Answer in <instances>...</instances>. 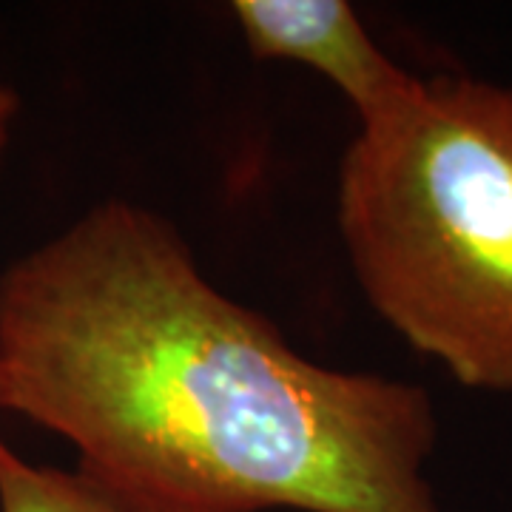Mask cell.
<instances>
[{
  "label": "cell",
  "mask_w": 512,
  "mask_h": 512,
  "mask_svg": "<svg viewBox=\"0 0 512 512\" xmlns=\"http://www.w3.org/2000/svg\"><path fill=\"white\" fill-rule=\"evenodd\" d=\"M0 410L188 510L441 512L430 393L311 362L137 202L94 205L0 276Z\"/></svg>",
  "instance_id": "1"
},
{
  "label": "cell",
  "mask_w": 512,
  "mask_h": 512,
  "mask_svg": "<svg viewBox=\"0 0 512 512\" xmlns=\"http://www.w3.org/2000/svg\"><path fill=\"white\" fill-rule=\"evenodd\" d=\"M336 214L384 325L458 384L512 393V86L419 77L356 131Z\"/></svg>",
  "instance_id": "2"
},
{
  "label": "cell",
  "mask_w": 512,
  "mask_h": 512,
  "mask_svg": "<svg viewBox=\"0 0 512 512\" xmlns=\"http://www.w3.org/2000/svg\"><path fill=\"white\" fill-rule=\"evenodd\" d=\"M231 15L256 60L322 74L345 94L359 128L390 114L419 80L384 55L345 0H234Z\"/></svg>",
  "instance_id": "3"
},
{
  "label": "cell",
  "mask_w": 512,
  "mask_h": 512,
  "mask_svg": "<svg viewBox=\"0 0 512 512\" xmlns=\"http://www.w3.org/2000/svg\"><path fill=\"white\" fill-rule=\"evenodd\" d=\"M0 512H202L131 493L83 467H40L0 453Z\"/></svg>",
  "instance_id": "4"
},
{
  "label": "cell",
  "mask_w": 512,
  "mask_h": 512,
  "mask_svg": "<svg viewBox=\"0 0 512 512\" xmlns=\"http://www.w3.org/2000/svg\"><path fill=\"white\" fill-rule=\"evenodd\" d=\"M15 114H18V97L12 89L0 86V154H3V146L9 140V128H12Z\"/></svg>",
  "instance_id": "5"
},
{
  "label": "cell",
  "mask_w": 512,
  "mask_h": 512,
  "mask_svg": "<svg viewBox=\"0 0 512 512\" xmlns=\"http://www.w3.org/2000/svg\"><path fill=\"white\" fill-rule=\"evenodd\" d=\"M3 450H6V444H3V439H0V453H3Z\"/></svg>",
  "instance_id": "6"
}]
</instances>
